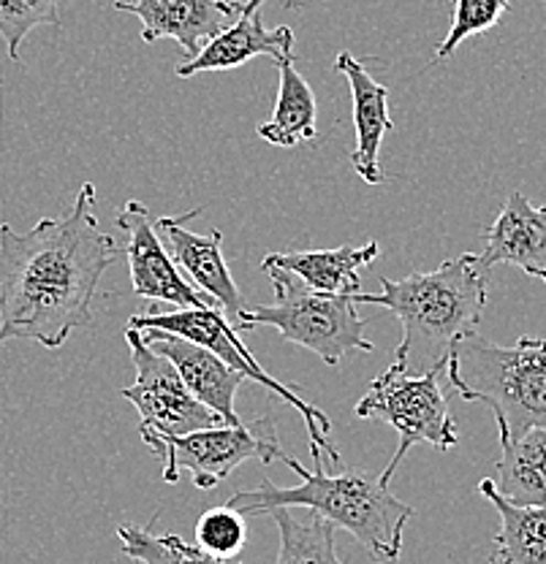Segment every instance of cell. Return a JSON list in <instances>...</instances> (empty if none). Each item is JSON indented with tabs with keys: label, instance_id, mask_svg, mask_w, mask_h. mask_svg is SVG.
<instances>
[{
	"label": "cell",
	"instance_id": "1",
	"mask_svg": "<svg viewBox=\"0 0 546 564\" xmlns=\"http://www.w3.org/2000/svg\"><path fill=\"white\" fill-rule=\"evenodd\" d=\"M96 185L85 182L63 217L20 234L0 226V345L31 339L57 350L93 323V302L120 247L101 231Z\"/></svg>",
	"mask_w": 546,
	"mask_h": 564
},
{
	"label": "cell",
	"instance_id": "2",
	"mask_svg": "<svg viewBox=\"0 0 546 564\" xmlns=\"http://www.w3.org/2000/svg\"><path fill=\"white\" fill-rule=\"evenodd\" d=\"M313 469H304L293 456L280 458L299 475L297 486H275L261 478L256 489L237 491L228 505L248 516H269L278 508H308L326 519L334 529H345L367 549L375 562L392 564L403 554V534L414 519V508L392 494L381 475L367 469H340L326 473L321 448L310 445Z\"/></svg>",
	"mask_w": 546,
	"mask_h": 564
},
{
	"label": "cell",
	"instance_id": "3",
	"mask_svg": "<svg viewBox=\"0 0 546 564\" xmlns=\"http://www.w3.org/2000/svg\"><path fill=\"white\" fill-rule=\"evenodd\" d=\"M486 272L479 256H457L432 272L381 280V293H356V304H378L403 326L397 364L408 375L446 369L451 345L479 326L486 307Z\"/></svg>",
	"mask_w": 546,
	"mask_h": 564
},
{
	"label": "cell",
	"instance_id": "4",
	"mask_svg": "<svg viewBox=\"0 0 546 564\" xmlns=\"http://www.w3.org/2000/svg\"><path fill=\"white\" fill-rule=\"evenodd\" d=\"M446 378L465 402L495 413L501 443L546 426V339L522 337L503 348L479 332L451 345Z\"/></svg>",
	"mask_w": 546,
	"mask_h": 564
},
{
	"label": "cell",
	"instance_id": "5",
	"mask_svg": "<svg viewBox=\"0 0 546 564\" xmlns=\"http://www.w3.org/2000/svg\"><path fill=\"white\" fill-rule=\"evenodd\" d=\"M275 291V304H248L239 315V328L272 326L289 343L315 352L326 367H338L349 352H373V343L364 337V317L356 313L354 296L313 293L293 274L267 267Z\"/></svg>",
	"mask_w": 546,
	"mask_h": 564
},
{
	"label": "cell",
	"instance_id": "6",
	"mask_svg": "<svg viewBox=\"0 0 546 564\" xmlns=\"http://www.w3.org/2000/svg\"><path fill=\"white\" fill-rule=\"evenodd\" d=\"M446 369H430L425 375H408L403 364H392L384 375L373 380L367 393L356 402L354 413L360 419L389 423L397 432L395 456L389 467L381 473L384 484L392 486L397 467L414 445H432L438 451H449L460 443V432L451 419L449 399L440 388V375Z\"/></svg>",
	"mask_w": 546,
	"mask_h": 564
},
{
	"label": "cell",
	"instance_id": "7",
	"mask_svg": "<svg viewBox=\"0 0 546 564\" xmlns=\"http://www.w3.org/2000/svg\"><path fill=\"white\" fill-rule=\"evenodd\" d=\"M128 326L139 328V332H142V328H158V332L178 334L182 339H191V343L213 350L223 364L237 369V372L245 375L248 380H256V383L267 388L272 397L283 399L286 404H291V408L302 415L304 423H308L310 445L321 448V454H326L334 467H343V456H340V451L334 448L326 437V434L332 432V421L326 419V413H321L319 408L304 402V399L299 397V388L280 383L278 378H272V375H269L267 369L250 356L248 348L239 343L237 332H234V326L223 317L218 307L174 310V313H158V310H150L147 315H133L131 321H128Z\"/></svg>",
	"mask_w": 546,
	"mask_h": 564
},
{
	"label": "cell",
	"instance_id": "8",
	"mask_svg": "<svg viewBox=\"0 0 546 564\" xmlns=\"http://www.w3.org/2000/svg\"><path fill=\"white\" fill-rule=\"evenodd\" d=\"M147 448L163 462V480L178 484L180 473L191 475L196 489H215L239 464L258 458L272 464L283 458L272 415L237 426H213L174 440H147Z\"/></svg>",
	"mask_w": 546,
	"mask_h": 564
},
{
	"label": "cell",
	"instance_id": "9",
	"mask_svg": "<svg viewBox=\"0 0 546 564\" xmlns=\"http://www.w3.org/2000/svg\"><path fill=\"white\" fill-rule=\"evenodd\" d=\"M126 343L131 348V361L137 367V383L122 388V397L137 408L139 434L147 440L185 437L202 429L226 426L210 408H204L167 356L156 352L144 343L137 328H126Z\"/></svg>",
	"mask_w": 546,
	"mask_h": 564
},
{
	"label": "cell",
	"instance_id": "10",
	"mask_svg": "<svg viewBox=\"0 0 546 564\" xmlns=\"http://www.w3.org/2000/svg\"><path fill=\"white\" fill-rule=\"evenodd\" d=\"M117 228L126 234V258L131 269L133 293L147 302H167L178 310L218 307L213 299L202 296L174 267L172 256L156 231L147 204L128 198L117 212Z\"/></svg>",
	"mask_w": 546,
	"mask_h": 564
},
{
	"label": "cell",
	"instance_id": "11",
	"mask_svg": "<svg viewBox=\"0 0 546 564\" xmlns=\"http://www.w3.org/2000/svg\"><path fill=\"white\" fill-rule=\"evenodd\" d=\"M199 212H202V207L185 212V215L158 217L156 231L182 278L191 282V288H196L202 296L213 299L223 317L234 326V332L243 334L239 315L248 310V302H245L243 291L234 282L232 272H228L226 258H223L221 250L223 234L218 228L210 234H196L188 228V220L196 217Z\"/></svg>",
	"mask_w": 546,
	"mask_h": 564
},
{
	"label": "cell",
	"instance_id": "12",
	"mask_svg": "<svg viewBox=\"0 0 546 564\" xmlns=\"http://www.w3.org/2000/svg\"><path fill=\"white\" fill-rule=\"evenodd\" d=\"M115 9L142 22L144 44L174 39L188 57L243 14L237 0H115Z\"/></svg>",
	"mask_w": 546,
	"mask_h": 564
},
{
	"label": "cell",
	"instance_id": "13",
	"mask_svg": "<svg viewBox=\"0 0 546 564\" xmlns=\"http://www.w3.org/2000/svg\"><path fill=\"white\" fill-rule=\"evenodd\" d=\"M139 334H142V339L152 350L161 352V356H167L174 364L182 383L204 408L213 410L226 426L243 423L237 410H234V397H237L239 386L248 380L245 375L223 364L213 350L202 348V345L191 343V339H182L178 334L158 332V328H142Z\"/></svg>",
	"mask_w": 546,
	"mask_h": 564
},
{
	"label": "cell",
	"instance_id": "14",
	"mask_svg": "<svg viewBox=\"0 0 546 564\" xmlns=\"http://www.w3.org/2000/svg\"><path fill=\"white\" fill-rule=\"evenodd\" d=\"M484 239L481 267H516L546 285V207H533L525 193H511Z\"/></svg>",
	"mask_w": 546,
	"mask_h": 564
},
{
	"label": "cell",
	"instance_id": "15",
	"mask_svg": "<svg viewBox=\"0 0 546 564\" xmlns=\"http://www.w3.org/2000/svg\"><path fill=\"white\" fill-rule=\"evenodd\" d=\"M261 55L272 57L275 63L293 61V33L286 25L267 31L261 11H254V14H239L237 22L213 35L196 55L182 61L174 70L182 79H188V76L204 74V70L239 68Z\"/></svg>",
	"mask_w": 546,
	"mask_h": 564
},
{
	"label": "cell",
	"instance_id": "16",
	"mask_svg": "<svg viewBox=\"0 0 546 564\" xmlns=\"http://www.w3.org/2000/svg\"><path fill=\"white\" fill-rule=\"evenodd\" d=\"M334 70L349 79L351 98H354L356 144L351 150V166L367 185H381L386 176L378 163L381 141H384L386 131H392L389 90L351 52H340L338 61H334Z\"/></svg>",
	"mask_w": 546,
	"mask_h": 564
},
{
	"label": "cell",
	"instance_id": "17",
	"mask_svg": "<svg viewBox=\"0 0 546 564\" xmlns=\"http://www.w3.org/2000/svg\"><path fill=\"white\" fill-rule=\"evenodd\" d=\"M381 247L375 239L367 245H343L332 250H297V252H269L264 256L261 269L278 267L283 272L302 280L313 293L329 296H356L362 291L360 269L370 267L378 258Z\"/></svg>",
	"mask_w": 546,
	"mask_h": 564
},
{
	"label": "cell",
	"instance_id": "18",
	"mask_svg": "<svg viewBox=\"0 0 546 564\" xmlns=\"http://www.w3.org/2000/svg\"><path fill=\"white\" fill-rule=\"evenodd\" d=\"M479 491L501 516L492 564H546V505H511L492 478L481 480Z\"/></svg>",
	"mask_w": 546,
	"mask_h": 564
},
{
	"label": "cell",
	"instance_id": "19",
	"mask_svg": "<svg viewBox=\"0 0 546 564\" xmlns=\"http://www.w3.org/2000/svg\"><path fill=\"white\" fill-rule=\"evenodd\" d=\"M492 486L511 505H546V426L501 443Z\"/></svg>",
	"mask_w": 546,
	"mask_h": 564
},
{
	"label": "cell",
	"instance_id": "20",
	"mask_svg": "<svg viewBox=\"0 0 546 564\" xmlns=\"http://www.w3.org/2000/svg\"><path fill=\"white\" fill-rule=\"evenodd\" d=\"M315 96L313 87L299 74L293 61L278 63V101L272 120L258 126V137L283 150H293L302 141L315 139Z\"/></svg>",
	"mask_w": 546,
	"mask_h": 564
},
{
	"label": "cell",
	"instance_id": "21",
	"mask_svg": "<svg viewBox=\"0 0 546 564\" xmlns=\"http://www.w3.org/2000/svg\"><path fill=\"white\" fill-rule=\"evenodd\" d=\"M269 516L280 532L275 564H351V560L338 556L334 527L321 516L310 513V519L299 521L291 508H278Z\"/></svg>",
	"mask_w": 546,
	"mask_h": 564
},
{
	"label": "cell",
	"instance_id": "22",
	"mask_svg": "<svg viewBox=\"0 0 546 564\" xmlns=\"http://www.w3.org/2000/svg\"><path fill=\"white\" fill-rule=\"evenodd\" d=\"M156 521L158 516L147 527H117V538H120L122 554H126L128 560L139 564H245L239 560H215V556L204 554L199 545L185 543L180 534H156L152 532V524H156Z\"/></svg>",
	"mask_w": 546,
	"mask_h": 564
},
{
	"label": "cell",
	"instance_id": "23",
	"mask_svg": "<svg viewBox=\"0 0 546 564\" xmlns=\"http://www.w3.org/2000/svg\"><path fill=\"white\" fill-rule=\"evenodd\" d=\"M39 25H61V0H0V35L14 63H20V46Z\"/></svg>",
	"mask_w": 546,
	"mask_h": 564
},
{
	"label": "cell",
	"instance_id": "24",
	"mask_svg": "<svg viewBox=\"0 0 546 564\" xmlns=\"http://www.w3.org/2000/svg\"><path fill=\"white\" fill-rule=\"evenodd\" d=\"M245 516L232 505H218L196 521V545L215 560L234 562L245 549Z\"/></svg>",
	"mask_w": 546,
	"mask_h": 564
},
{
	"label": "cell",
	"instance_id": "25",
	"mask_svg": "<svg viewBox=\"0 0 546 564\" xmlns=\"http://www.w3.org/2000/svg\"><path fill=\"white\" fill-rule=\"evenodd\" d=\"M508 11V0H454V17L446 39L438 44L436 61H446L457 52L462 41L471 35L486 33L501 22V17Z\"/></svg>",
	"mask_w": 546,
	"mask_h": 564
},
{
	"label": "cell",
	"instance_id": "26",
	"mask_svg": "<svg viewBox=\"0 0 546 564\" xmlns=\"http://www.w3.org/2000/svg\"><path fill=\"white\" fill-rule=\"evenodd\" d=\"M264 3H267V0H245L243 14H254V11H261ZM297 3H299V0H286V6H289V9H293Z\"/></svg>",
	"mask_w": 546,
	"mask_h": 564
}]
</instances>
